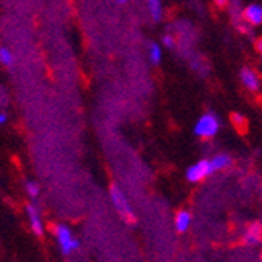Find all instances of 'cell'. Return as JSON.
<instances>
[{
  "label": "cell",
  "mask_w": 262,
  "mask_h": 262,
  "mask_svg": "<svg viewBox=\"0 0 262 262\" xmlns=\"http://www.w3.org/2000/svg\"><path fill=\"white\" fill-rule=\"evenodd\" d=\"M148 7H149V11L152 14V17L156 20L160 19V14H162V4L160 0H148Z\"/></svg>",
  "instance_id": "obj_12"
},
{
  "label": "cell",
  "mask_w": 262,
  "mask_h": 262,
  "mask_svg": "<svg viewBox=\"0 0 262 262\" xmlns=\"http://www.w3.org/2000/svg\"><path fill=\"white\" fill-rule=\"evenodd\" d=\"M241 79H242L244 85H245L248 90H251V91H256V90H259V77H257V74L254 73L253 69H248V68L242 69V73H241Z\"/></svg>",
  "instance_id": "obj_7"
},
{
  "label": "cell",
  "mask_w": 262,
  "mask_h": 262,
  "mask_svg": "<svg viewBox=\"0 0 262 262\" xmlns=\"http://www.w3.org/2000/svg\"><path fill=\"white\" fill-rule=\"evenodd\" d=\"M262 241V225L260 223H251L245 234H244V242L250 245H256Z\"/></svg>",
  "instance_id": "obj_5"
},
{
  "label": "cell",
  "mask_w": 262,
  "mask_h": 262,
  "mask_svg": "<svg viewBox=\"0 0 262 262\" xmlns=\"http://www.w3.org/2000/svg\"><path fill=\"white\" fill-rule=\"evenodd\" d=\"M149 58L154 64H159L160 60H162V51H160V47L157 44H151L149 47Z\"/></svg>",
  "instance_id": "obj_13"
},
{
  "label": "cell",
  "mask_w": 262,
  "mask_h": 262,
  "mask_svg": "<svg viewBox=\"0 0 262 262\" xmlns=\"http://www.w3.org/2000/svg\"><path fill=\"white\" fill-rule=\"evenodd\" d=\"M26 190H27V193L32 196V198H36L39 195V185L33 181H27L26 182Z\"/></svg>",
  "instance_id": "obj_15"
},
{
  "label": "cell",
  "mask_w": 262,
  "mask_h": 262,
  "mask_svg": "<svg viewBox=\"0 0 262 262\" xmlns=\"http://www.w3.org/2000/svg\"><path fill=\"white\" fill-rule=\"evenodd\" d=\"M210 171V163L209 160H201L198 163H195L193 166H190L188 171H187V179L190 182H200L203 181L206 176H209Z\"/></svg>",
  "instance_id": "obj_4"
},
{
  "label": "cell",
  "mask_w": 262,
  "mask_h": 262,
  "mask_svg": "<svg viewBox=\"0 0 262 262\" xmlns=\"http://www.w3.org/2000/svg\"><path fill=\"white\" fill-rule=\"evenodd\" d=\"M210 171H219V170H223L226 168V166L231 165V157L226 156V154H220V156H215L210 162Z\"/></svg>",
  "instance_id": "obj_9"
},
{
  "label": "cell",
  "mask_w": 262,
  "mask_h": 262,
  "mask_svg": "<svg viewBox=\"0 0 262 262\" xmlns=\"http://www.w3.org/2000/svg\"><path fill=\"white\" fill-rule=\"evenodd\" d=\"M27 215H29L30 226H32L33 232L36 235H42L44 234V226H42V222H41V217H39V212L33 204L27 206Z\"/></svg>",
  "instance_id": "obj_6"
},
{
  "label": "cell",
  "mask_w": 262,
  "mask_h": 262,
  "mask_svg": "<svg viewBox=\"0 0 262 262\" xmlns=\"http://www.w3.org/2000/svg\"><path fill=\"white\" fill-rule=\"evenodd\" d=\"M55 234H57V241H58V245H60V250L63 254H71L74 250L79 248V242L73 237L68 226L58 225L55 228Z\"/></svg>",
  "instance_id": "obj_3"
},
{
  "label": "cell",
  "mask_w": 262,
  "mask_h": 262,
  "mask_svg": "<svg viewBox=\"0 0 262 262\" xmlns=\"http://www.w3.org/2000/svg\"><path fill=\"white\" fill-rule=\"evenodd\" d=\"M110 196H112V201H113L116 210L120 212V215H121L126 222L135 223V215H134V212H132V209H130V206H129L126 196L123 195V192H121V190L118 188L116 185H112V187H110Z\"/></svg>",
  "instance_id": "obj_1"
},
{
  "label": "cell",
  "mask_w": 262,
  "mask_h": 262,
  "mask_svg": "<svg viewBox=\"0 0 262 262\" xmlns=\"http://www.w3.org/2000/svg\"><path fill=\"white\" fill-rule=\"evenodd\" d=\"M7 121H8V115L5 112H0V126L7 124Z\"/></svg>",
  "instance_id": "obj_17"
},
{
  "label": "cell",
  "mask_w": 262,
  "mask_h": 262,
  "mask_svg": "<svg viewBox=\"0 0 262 262\" xmlns=\"http://www.w3.org/2000/svg\"><path fill=\"white\" fill-rule=\"evenodd\" d=\"M244 19L253 26H259L262 24V7L259 5H250L244 11Z\"/></svg>",
  "instance_id": "obj_8"
},
{
  "label": "cell",
  "mask_w": 262,
  "mask_h": 262,
  "mask_svg": "<svg viewBox=\"0 0 262 262\" xmlns=\"http://www.w3.org/2000/svg\"><path fill=\"white\" fill-rule=\"evenodd\" d=\"M163 44L171 49V47H174V39H173L170 35H165V36H163Z\"/></svg>",
  "instance_id": "obj_16"
},
{
  "label": "cell",
  "mask_w": 262,
  "mask_h": 262,
  "mask_svg": "<svg viewBox=\"0 0 262 262\" xmlns=\"http://www.w3.org/2000/svg\"><path fill=\"white\" fill-rule=\"evenodd\" d=\"M217 4L222 7V5H225V4H226V0H217Z\"/></svg>",
  "instance_id": "obj_19"
},
{
  "label": "cell",
  "mask_w": 262,
  "mask_h": 262,
  "mask_svg": "<svg viewBox=\"0 0 262 262\" xmlns=\"http://www.w3.org/2000/svg\"><path fill=\"white\" fill-rule=\"evenodd\" d=\"M231 120H232V123H234V126L239 129V130H245V127H247V120L242 116V115H237V113H234L232 116H231Z\"/></svg>",
  "instance_id": "obj_14"
},
{
  "label": "cell",
  "mask_w": 262,
  "mask_h": 262,
  "mask_svg": "<svg viewBox=\"0 0 262 262\" xmlns=\"http://www.w3.org/2000/svg\"><path fill=\"white\" fill-rule=\"evenodd\" d=\"M256 47H257V51L262 54V38H259V39H257V42H256Z\"/></svg>",
  "instance_id": "obj_18"
},
{
  "label": "cell",
  "mask_w": 262,
  "mask_h": 262,
  "mask_svg": "<svg viewBox=\"0 0 262 262\" xmlns=\"http://www.w3.org/2000/svg\"><path fill=\"white\" fill-rule=\"evenodd\" d=\"M0 63L5 66H13V63H14V57H13L11 51L7 49V47H0Z\"/></svg>",
  "instance_id": "obj_11"
},
{
  "label": "cell",
  "mask_w": 262,
  "mask_h": 262,
  "mask_svg": "<svg viewBox=\"0 0 262 262\" xmlns=\"http://www.w3.org/2000/svg\"><path fill=\"white\" fill-rule=\"evenodd\" d=\"M190 220H192V219H190V213L185 212V210H181L178 213V217H176V228H178V231L179 232L187 231L188 226H190Z\"/></svg>",
  "instance_id": "obj_10"
},
{
  "label": "cell",
  "mask_w": 262,
  "mask_h": 262,
  "mask_svg": "<svg viewBox=\"0 0 262 262\" xmlns=\"http://www.w3.org/2000/svg\"><path fill=\"white\" fill-rule=\"evenodd\" d=\"M260 259H262V256H260Z\"/></svg>",
  "instance_id": "obj_21"
},
{
  "label": "cell",
  "mask_w": 262,
  "mask_h": 262,
  "mask_svg": "<svg viewBox=\"0 0 262 262\" xmlns=\"http://www.w3.org/2000/svg\"><path fill=\"white\" fill-rule=\"evenodd\" d=\"M219 129H220V123L217 120V116L212 113H207L196 123L195 134L201 138H210L219 132Z\"/></svg>",
  "instance_id": "obj_2"
},
{
  "label": "cell",
  "mask_w": 262,
  "mask_h": 262,
  "mask_svg": "<svg viewBox=\"0 0 262 262\" xmlns=\"http://www.w3.org/2000/svg\"><path fill=\"white\" fill-rule=\"evenodd\" d=\"M118 2H120V4H124V2H126V0H118Z\"/></svg>",
  "instance_id": "obj_20"
}]
</instances>
